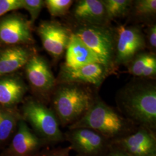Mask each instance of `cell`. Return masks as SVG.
Returning a JSON list of instances; mask_svg holds the SVG:
<instances>
[{
	"mask_svg": "<svg viewBox=\"0 0 156 156\" xmlns=\"http://www.w3.org/2000/svg\"><path fill=\"white\" fill-rule=\"evenodd\" d=\"M23 109L25 119L44 140L54 143L64 140L60 124L53 111L34 100L27 101Z\"/></svg>",
	"mask_w": 156,
	"mask_h": 156,
	"instance_id": "cell-4",
	"label": "cell"
},
{
	"mask_svg": "<svg viewBox=\"0 0 156 156\" xmlns=\"http://www.w3.org/2000/svg\"><path fill=\"white\" fill-rule=\"evenodd\" d=\"M29 83L34 89L41 93H48L52 89L56 79L45 58L33 54L24 66Z\"/></svg>",
	"mask_w": 156,
	"mask_h": 156,
	"instance_id": "cell-10",
	"label": "cell"
},
{
	"mask_svg": "<svg viewBox=\"0 0 156 156\" xmlns=\"http://www.w3.org/2000/svg\"><path fill=\"white\" fill-rule=\"evenodd\" d=\"M37 32L44 49L55 58L66 51L73 34L66 27L54 21L42 22Z\"/></svg>",
	"mask_w": 156,
	"mask_h": 156,
	"instance_id": "cell-9",
	"label": "cell"
},
{
	"mask_svg": "<svg viewBox=\"0 0 156 156\" xmlns=\"http://www.w3.org/2000/svg\"><path fill=\"white\" fill-rule=\"evenodd\" d=\"M137 127L103 101L94 100L89 110L68 129L89 128L111 142L131 133Z\"/></svg>",
	"mask_w": 156,
	"mask_h": 156,
	"instance_id": "cell-1",
	"label": "cell"
},
{
	"mask_svg": "<svg viewBox=\"0 0 156 156\" xmlns=\"http://www.w3.org/2000/svg\"><path fill=\"white\" fill-rule=\"evenodd\" d=\"M17 123L16 113L8 107L0 105V141L6 140Z\"/></svg>",
	"mask_w": 156,
	"mask_h": 156,
	"instance_id": "cell-18",
	"label": "cell"
},
{
	"mask_svg": "<svg viewBox=\"0 0 156 156\" xmlns=\"http://www.w3.org/2000/svg\"><path fill=\"white\" fill-rule=\"evenodd\" d=\"M121 113L136 127L156 132V89L153 85L139 84L128 87L118 101Z\"/></svg>",
	"mask_w": 156,
	"mask_h": 156,
	"instance_id": "cell-2",
	"label": "cell"
},
{
	"mask_svg": "<svg viewBox=\"0 0 156 156\" xmlns=\"http://www.w3.org/2000/svg\"><path fill=\"white\" fill-rule=\"evenodd\" d=\"M156 73V61L150 63L145 67L141 77H150L155 75Z\"/></svg>",
	"mask_w": 156,
	"mask_h": 156,
	"instance_id": "cell-26",
	"label": "cell"
},
{
	"mask_svg": "<svg viewBox=\"0 0 156 156\" xmlns=\"http://www.w3.org/2000/svg\"><path fill=\"white\" fill-rule=\"evenodd\" d=\"M108 69L114 57L115 40L110 30L102 26L83 25L75 33Z\"/></svg>",
	"mask_w": 156,
	"mask_h": 156,
	"instance_id": "cell-5",
	"label": "cell"
},
{
	"mask_svg": "<svg viewBox=\"0 0 156 156\" xmlns=\"http://www.w3.org/2000/svg\"><path fill=\"white\" fill-rule=\"evenodd\" d=\"M40 145V140L31 131L24 120L19 122L18 129L12 140V147L19 156H28L36 151Z\"/></svg>",
	"mask_w": 156,
	"mask_h": 156,
	"instance_id": "cell-17",
	"label": "cell"
},
{
	"mask_svg": "<svg viewBox=\"0 0 156 156\" xmlns=\"http://www.w3.org/2000/svg\"><path fill=\"white\" fill-rule=\"evenodd\" d=\"M116 62L129 61L145 46L144 35L139 28L120 26L117 27Z\"/></svg>",
	"mask_w": 156,
	"mask_h": 156,
	"instance_id": "cell-11",
	"label": "cell"
},
{
	"mask_svg": "<svg viewBox=\"0 0 156 156\" xmlns=\"http://www.w3.org/2000/svg\"><path fill=\"white\" fill-rule=\"evenodd\" d=\"M108 19L123 16L129 8L131 1L128 0H105L102 1Z\"/></svg>",
	"mask_w": 156,
	"mask_h": 156,
	"instance_id": "cell-19",
	"label": "cell"
},
{
	"mask_svg": "<svg viewBox=\"0 0 156 156\" xmlns=\"http://www.w3.org/2000/svg\"><path fill=\"white\" fill-rule=\"evenodd\" d=\"M73 16L83 25L104 26L108 19L102 1L99 0L78 1L73 9Z\"/></svg>",
	"mask_w": 156,
	"mask_h": 156,
	"instance_id": "cell-14",
	"label": "cell"
},
{
	"mask_svg": "<svg viewBox=\"0 0 156 156\" xmlns=\"http://www.w3.org/2000/svg\"><path fill=\"white\" fill-rule=\"evenodd\" d=\"M64 136L72 151L79 156H103L111 146L109 140L89 128H70Z\"/></svg>",
	"mask_w": 156,
	"mask_h": 156,
	"instance_id": "cell-6",
	"label": "cell"
},
{
	"mask_svg": "<svg viewBox=\"0 0 156 156\" xmlns=\"http://www.w3.org/2000/svg\"><path fill=\"white\" fill-rule=\"evenodd\" d=\"M111 144L130 156H156V132L138 127L131 133Z\"/></svg>",
	"mask_w": 156,
	"mask_h": 156,
	"instance_id": "cell-8",
	"label": "cell"
},
{
	"mask_svg": "<svg viewBox=\"0 0 156 156\" xmlns=\"http://www.w3.org/2000/svg\"><path fill=\"white\" fill-rule=\"evenodd\" d=\"M147 38L151 47L155 49L156 47V26L153 25L147 31Z\"/></svg>",
	"mask_w": 156,
	"mask_h": 156,
	"instance_id": "cell-27",
	"label": "cell"
},
{
	"mask_svg": "<svg viewBox=\"0 0 156 156\" xmlns=\"http://www.w3.org/2000/svg\"><path fill=\"white\" fill-rule=\"evenodd\" d=\"M78 156V155H76V156Z\"/></svg>",
	"mask_w": 156,
	"mask_h": 156,
	"instance_id": "cell-29",
	"label": "cell"
},
{
	"mask_svg": "<svg viewBox=\"0 0 156 156\" xmlns=\"http://www.w3.org/2000/svg\"><path fill=\"white\" fill-rule=\"evenodd\" d=\"M27 90L22 78L15 73L0 76V105L5 107L16 105L22 100Z\"/></svg>",
	"mask_w": 156,
	"mask_h": 156,
	"instance_id": "cell-15",
	"label": "cell"
},
{
	"mask_svg": "<svg viewBox=\"0 0 156 156\" xmlns=\"http://www.w3.org/2000/svg\"><path fill=\"white\" fill-rule=\"evenodd\" d=\"M156 61V56L150 53H142L136 57L128 68L129 73L134 76H140L145 68L150 63Z\"/></svg>",
	"mask_w": 156,
	"mask_h": 156,
	"instance_id": "cell-20",
	"label": "cell"
},
{
	"mask_svg": "<svg viewBox=\"0 0 156 156\" xmlns=\"http://www.w3.org/2000/svg\"><path fill=\"white\" fill-rule=\"evenodd\" d=\"M103 156H130L120 149L111 144L109 149Z\"/></svg>",
	"mask_w": 156,
	"mask_h": 156,
	"instance_id": "cell-28",
	"label": "cell"
},
{
	"mask_svg": "<svg viewBox=\"0 0 156 156\" xmlns=\"http://www.w3.org/2000/svg\"><path fill=\"white\" fill-rule=\"evenodd\" d=\"M71 0H46L45 6L52 16L66 15L73 4Z\"/></svg>",
	"mask_w": 156,
	"mask_h": 156,
	"instance_id": "cell-21",
	"label": "cell"
},
{
	"mask_svg": "<svg viewBox=\"0 0 156 156\" xmlns=\"http://www.w3.org/2000/svg\"><path fill=\"white\" fill-rule=\"evenodd\" d=\"M72 149L68 145L65 147H60L52 150L45 151L36 154L33 156H70Z\"/></svg>",
	"mask_w": 156,
	"mask_h": 156,
	"instance_id": "cell-25",
	"label": "cell"
},
{
	"mask_svg": "<svg viewBox=\"0 0 156 156\" xmlns=\"http://www.w3.org/2000/svg\"><path fill=\"white\" fill-rule=\"evenodd\" d=\"M22 8L28 12L30 15L29 20L31 25L37 19L42 8L45 6V1L42 0H22Z\"/></svg>",
	"mask_w": 156,
	"mask_h": 156,
	"instance_id": "cell-23",
	"label": "cell"
},
{
	"mask_svg": "<svg viewBox=\"0 0 156 156\" xmlns=\"http://www.w3.org/2000/svg\"><path fill=\"white\" fill-rule=\"evenodd\" d=\"M135 13L139 16H150L156 12V0H138L134 2Z\"/></svg>",
	"mask_w": 156,
	"mask_h": 156,
	"instance_id": "cell-22",
	"label": "cell"
},
{
	"mask_svg": "<svg viewBox=\"0 0 156 156\" xmlns=\"http://www.w3.org/2000/svg\"><path fill=\"white\" fill-rule=\"evenodd\" d=\"M93 63L100 64L94 53L73 33L66 50V63L64 66L76 68Z\"/></svg>",
	"mask_w": 156,
	"mask_h": 156,
	"instance_id": "cell-16",
	"label": "cell"
},
{
	"mask_svg": "<svg viewBox=\"0 0 156 156\" xmlns=\"http://www.w3.org/2000/svg\"><path fill=\"white\" fill-rule=\"evenodd\" d=\"M108 69L99 63L89 64L81 67H62L59 79L64 83H89L99 85L106 76Z\"/></svg>",
	"mask_w": 156,
	"mask_h": 156,
	"instance_id": "cell-12",
	"label": "cell"
},
{
	"mask_svg": "<svg viewBox=\"0 0 156 156\" xmlns=\"http://www.w3.org/2000/svg\"><path fill=\"white\" fill-rule=\"evenodd\" d=\"M33 55L25 45L4 46L0 49V76L15 73L24 67Z\"/></svg>",
	"mask_w": 156,
	"mask_h": 156,
	"instance_id": "cell-13",
	"label": "cell"
},
{
	"mask_svg": "<svg viewBox=\"0 0 156 156\" xmlns=\"http://www.w3.org/2000/svg\"><path fill=\"white\" fill-rule=\"evenodd\" d=\"M22 8V0H0V18L10 12Z\"/></svg>",
	"mask_w": 156,
	"mask_h": 156,
	"instance_id": "cell-24",
	"label": "cell"
},
{
	"mask_svg": "<svg viewBox=\"0 0 156 156\" xmlns=\"http://www.w3.org/2000/svg\"><path fill=\"white\" fill-rule=\"evenodd\" d=\"M92 94L75 83H64L56 90L53 106L60 124L68 127L76 122L89 110L94 102Z\"/></svg>",
	"mask_w": 156,
	"mask_h": 156,
	"instance_id": "cell-3",
	"label": "cell"
},
{
	"mask_svg": "<svg viewBox=\"0 0 156 156\" xmlns=\"http://www.w3.org/2000/svg\"><path fill=\"white\" fill-rule=\"evenodd\" d=\"M31 24L26 17L17 13L0 18V45H26L33 42Z\"/></svg>",
	"mask_w": 156,
	"mask_h": 156,
	"instance_id": "cell-7",
	"label": "cell"
}]
</instances>
